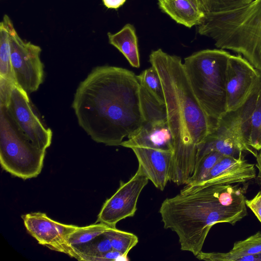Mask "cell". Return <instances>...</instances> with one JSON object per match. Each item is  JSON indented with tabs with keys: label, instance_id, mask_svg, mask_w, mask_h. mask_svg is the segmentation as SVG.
<instances>
[{
	"label": "cell",
	"instance_id": "d6986e66",
	"mask_svg": "<svg viewBox=\"0 0 261 261\" xmlns=\"http://www.w3.org/2000/svg\"><path fill=\"white\" fill-rule=\"evenodd\" d=\"M109 42L116 47L127 59L130 65L135 68L140 66L138 38L134 25L127 23L119 31L108 33Z\"/></svg>",
	"mask_w": 261,
	"mask_h": 261
},
{
	"label": "cell",
	"instance_id": "ac0fdd59",
	"mask_svg": "<svg viewBox=\"0 0 261 261\" xmlns=\"http://www.w3.org/2000/svg\"><path fill=\"white\" fill-rule=\"evenodd\" d=\"M261 253V233L257 232L247 239L235 242L228 252H204L201 251L196 257L207 261H238L242 256Z\"/></svg>",
	"mask_w": 261,
	"mask_h": 261
},
{
	"label": "cell",
	"instance_id": "d4e9b609",
	"mask_svg": "<svg viewBox=\"0 0 261 261\" xmlns=\"http://www.w3.org/2000/svg\"><path fill=\"white\" fill-rule=\"evenodd\" d=\"M223 156L218 152L212 151L202 156L197 162L193 174L186 185L192 186L202 182Z\"/></svg>",
	"mask_w": 261,
	"mask_h": 261
},
{
	"label": "cell",
	"instance_id": "3957f363",
	"mask_svg": "<svg viewBox=\"0 0 261 261\" xmlns=\"http://www.w3.org/2000/svg\"><path fill=\"white\" fill-rule=\"evenodd\" d=\"M241 188L230 185L184 187L161 204L159 213L164 227L177 234L181 250L196 256L213 225H234L247 216L246 199Z\"/></svg>",
	"mask_w": 261,
	"mask_h": 261
},
{
	"label": "cell",
	"instance_id": "d6a6232c",
	"mask_svg": "<svg viewBox=\"0 0 261 261\" xmlns=\"http://www.w3.org/2000/svg\"><path fill=\"white\" fill-rule=\"evenodd\" d=\"M258 151V153L256 154L255 156L256 161V167L258 171L257 178L261 181V149Z\"/></svg>",
	"mask_w": 261,
	"mask_h": 261
},
{
	"label": "cell",
	"instance_id": "f546056e",
	"mask_svg": "<svg viewBox=\"0 0 261 261\" xmlns=\"http://www.w3.org/2000/svg\"><path fill=\"white\" fill-rule=\"evenodd\" d=\"M245 202L246 206L253 212L261 223V191H259L252 199H246Z\"/></svg>",
	"mask_w": 261,
	"mask_h": 261
},
{
	"label": "cell",
	"instance_id": "5bb4252c",
	"mask_svg": "<svg viewBox=\"0 0 261 261\" xmlns=\"http://www.w3.org/2000/svg\"><path fill=\"white\" fill-rule=\"evenodd\" d=\"M121 146L149 148L157 150L173 151V140L168 123L143 121L141 125L127 137Z\"/></svg>",
	"mask_w": 261,
	"mask_h": 261
},
{
	"label": "cell",
	"instance_id": "9a60e30c",
	"mask_svg": "<svg viewBox=\"0 0 261 261\" xmlns=\"http://www.w3.org/2000/svg\"><path fill=\"white\" fill-rule=\"evenodd\" d=\"M259 82L241 107L233 111L227 112L221 119L217 120L224 124L254 156L256 153L249 146V139L251 116L256 102Z\"/></svg>",
	"mask_w": 261,
	"mask_h": 261
},
{
	"label": "cell",
	"instance_id": "f1b7e54d",
	"mask_svg": "<svg viewBox=\"0 0 261 261\" xmlns=\"http://www.w3.org/2000/svg\"><path fill=\"white\" fill-rule=\"evenodd\" d=\"M14 84H16L0 76V106L8 105Z\"/></svg>",
	"mask_w": 261,
	"mask_h": 261
},
{
	"label": "cell",
	"instance_id": "7a4b0ae2",
	"mask_svg": "<svg viewBox=\"0 0 261 261\" xmlns=\"http://www.w3.org/2000/svg\"><path fill=\"white\" fill-rule=\"evenodd\" d=\"M149 62L161 80L173 140L169 181L187 185L195 170L198 146L213 131L216 120L207 115L195 96L179 57L160 48L151 51Z\"/></svg>",
	"mask_w": 261,
	"mask_h": 261
},
{
	"label": "cell",
	"instance_id": "277c9868",
	"mask_svg": "<svg viewBox=\"0 0 261 261\" xmlns=\"http://www.w3.org/2000/svg\"><path fill=\"white\" fill-rule=\"evenodd\" d=\"M198 33L220 49L237 53L261 72V0L239 8L205 14Z\"/></svg>",
	"mask_w": 261,
	"mask_h": 261
},
{
	"label": "cell",
	"instance_id": "4fadbf2b",
	"mask_svg": "<svg viewBox=\"0 0 261 261\" xmlns=\"http://www.w3.org/2000/svg\"><path fill=\"white\" fill-rule=\"evenodd\" d=\"M131 149L144 174L156 188L163 191L169 181L172 152L140 147Z\"/></svg>",
	"mask_w": 261,
	"mask_h": 261
},
{
	"label": "cell",
	"instance_id": "83f0119b",
	"mask_svg": "<svg viewBox=\"0 0 261 261\" xmlns=\"http://www.w3.org/2000/svg\"><path fill=\"white\" fill-rule=\"evenodd\" d=\"M252 1L199 0L205 14L233 10L245 5Z\"/></svg>",
	"mask_w": 261,
	"mask_h": 261
},
{
	"label": "cell",
	"instance_id": "ffe728a7",
	"mask_svg": "<svg viewBox=\"0 0 261 261\" xmlns=\"http://www.w3.org/2000/svg\"><path fill=\"white\" fill-rule=\"evenodd\" d=\"M140 99L144 121L168 123L165 103L160 102L141 84Z\"/></svg>",
	"mask_w": 261,
	"mask_h": 261
},
{
	"label": "cell",
	"instance_id": "1f68e13d",
	"mask_svg": "<svg viewBox=\"0 0 261 261\" xmlns=\"http://www.w3.org/2000/svg\"><path fill=\"white\" fill-rule=\"evenodd\" d=\"M126 0H102L103 5L108 9H117L122 6Z\"/></svg>",
	"mask_w": 261,
	"mask_h": 261
},
{
	"label": "cell",
	"instance_id": "484cf974",
	"mask_svg": "<svg viewBox=\"0 0 261 261\" xmlns=\"http://www.w3.org/2000/svg\"><path fill=\"white\" fill-rule=\"evenodd\" d=\"M137 78L143 86L160 102L165 103L163 86L160 75L153 66L143 71Z\"/></svg>",
	"mask_w": 261,
	"mask_h": 261
},
{
	"label": "cell",
	"instance_id": "603a6c76",
	"mask_svg": "<svg viewBox=\"0 0 261 261\" xmlns=\"http://www.w3.org/2000/svg\"><path fill=\"white\" fill-rule=\"evenodd\" d=\"M112 249L110 240L104 232L91 241L70 250L67 254L79 260L90 261L95 256Z\"/></svg>",
	"mask_w": 261,
	"mask_h": 261
},
{
	"label": "cell",
	"instance_id": "30bf717a",
	"mask_svg": "<svg viewBox=\"0 0 261 261\" xmlns=\"http://www.w3.org/2000/svg\"><path fill=\"white\" fill-rule=\"evenodd\" d=\"M260 77L261 72L243 56L230 55L226 70L227 112L237 110L244 103Z\"/></svg>",
	"mask_w": 261,
	"mask_h": 261
},
{
	"label": "cell",
	"instance_id": "4316f807",
	"mask_svg": "<svg viewBox=\"0 0 261 261\" xmlns=\"http://www.w3.org/2000/svg\"><path fill=\"white\" fill-rule=\"evenodd\" d=\"M249 146L257 151L261 149V78L256 104L251 116Z\"/></svg>",
	"mask_w": 261,
	"mask_h": 261
},
{
	"label": "cell",
	"instance_id": "4dcf8cb0",
	"mask_svg": "<svg viewBox=\"0 0 261 261\" xmlns=\"http://www.w3.org/2000/svg\"><path fill=\"white\" fill-rule=\"evenodd\" d=\"M126 259L119 252L112 249L103 253L99 254L92 257L90 261H107Z\"/></svg>",
	"mask_w": 261,
	"mask_h": 261
},
{
	"label": "cell",
	"instance_id": "7402d4cb",
	"mask_svg": "<svg viewBox=\"0 0 261 261\" xmlns=\"http://www.w3.org/2000/svg\"><path fill=\"white\" fill-rule=\"evenodd\" d=\"M111 227L102 223L96 222L84 227H79L67 237L62 253L68 254L72 249L82 246L107 231Z\"/></svg>",
	"mask_w": 261,
	"mask_h": 261
},
{
	"label": "cell",
	"instance_id": "e0dca14e",
	"mask_svg": "<svg viewBox=\"0 0 261 261\" xmlns=\"http://www.w3.org/2000/svg\"><path fill=\"white\" fill-rule=\"evenodd\" d=\"M158 5L177 23L190 28L200 24L205 15L199 0H158Z\"/></svg>",
	"mask_w": 261,
	"mask_h": 261
},
{
	"label": "cell",
	"instance_id": "7c38bea8",
	"mask_svg": "<svg viewBox=\"0 0 261 261\" xmlns=\"http://www.w3.org/2000/svg\"><path fill=\"white\" fill-rule=\"evenodd\" d=\"M255 165L247 162L242 156L236 159L223 156L213 167L201 182L187 188H200L214 185H230L246 182L255 178Z\"/></svg>",
	"mask_w": 261,
	"mask_h": 261
},
{
	"label": "cell",
	"instance_id": "8992f818",
	"mask_svg": "<svg viewBox=\"0 0 261 261\" xmlns=\"http://www.w3.org/2000/svg\"><path fill=\"white\" fill-rule=\"evenodd\" d=\"M46 150L38 147L19 129L5 107L0 106V162L13 176L27 179L41 171Z\"/></svg>",
	"mask_w": 261,
	"mask_h": 261
},
{
	"label": "cell",
	"instance_id": "ba28073f",
	"mask_svg": "<svg viewBox=\"0 0 261 261\" xmlns=\"http://www.w3.org/2000/svg\"><path fill=\"white\" fill-rule=\"evenodd\" d=\"M148 180L138 166L135 174L126 182L121 180L116 192L106 200L96 222L115 227L119 221L133 217L137 211L140 194Z\"/></svg>",
	"mask_w": 261,
	"mask_h": 261
},
{
	"label": "cell",
	"instance_id": "2e32d148",
	"mask_svg": "<svg viewBox=\"0 0 261 261\" xmlns=\"http://www.w3.org/2000/svg\"><path fill=\"white\" fill-rule=\"evenodd\" d=\"M212 151L236 159L243 156V151L251 153L219 120H216L213 131L199 144L197 162L202 156Z\"/></svg>",
	"mask_w": 261,
	"mask_h": 261
},
{
	"label": "cell",
	"instance_id": "9c48e42d",
	"mask_svg": "<svg viewBox=\"0 0 261 261\" xmlns=\"http://www.w3.org/2000/svg\"><path fill=\"white\" fill-rule=\"evenodd\" d=\"M5 107L19 129L34 144L43 150L50 146L51 130L44 125L33 111L29 94L16 84H14L9 103Z\"/></svg>",
	"mask_w": 261,
	"mask_h": 261
},
{
	"label": "cell",
	"instance_id": "52a82bcc",
	"mask_svg": "<svg viewBox=\"0 0 261 261\" xmlns=\"http://www.w3.org/2000/svg\"><path fill=\"white\" fill-rule=\"evenodd\" d=\"M9 40L11 65L16 84L28 94L36 91L44 77L41 47L22 40L12 21L9 27Z\"/></svg>",
	"mask_w": 261,
	"mask_h": 261
},
{
	"label": "cell",
	"instance_id": "44dd1931",
	"mask_svg": "<svg viewBox=\"0 0 261 261\" xmlns=\"http://www.w3.org/2000/svg\"><path fill=\"white\" fill-rule=\"evenodd\" d=\"M12 20L5 15L0 23V76L15 83L11 60L9 27Z\"/></svg>",
	"mask_w": 261,
	"mask_h": 261
},
{
	"label": "cell",
	"instance_id": "5b68a950",
	"mask_svg": "<svg viewBox=\"0 0 261 261\" xmlns=\"http://www.w3.org/2000/svg\"><path fill=\"white\" fill-rule=\"evenodd\" d=\"M230 54L206 49L185 58V71L192 90L207 115L221 119L226 113V70Z\"/></svg>",
	"mask_w": 261,
	"mask_h": 261
},
{
	"label": "cell",
	"instance_id": "6da1fadb",
	"mask_svg": "<svg viewBox=\"0 0 261 261\" xmlns=\"http://www.w3.org/2000/svg\"><path fill=\"white\" fill-rule=\"evenodd\" d=\"M140 84L133 72L103 65L79 85L72 108L79 125L97 143L119 146L144 121Z\"/></svg>",
	"mask_w": 261,
	"mask_h": 261
},
{
	"label": "cell",
	"instance_id": "8fae6325",
	"mask_svg": "<svg viewBox=\"0 0 261 261\" xmlns=\"http://www.w3.org/2000/svg\"><path fill=\"white\" fill-rule=\"evenodd\" d=\"M21 217L27 231L39 244L61 252L68 236L78 227L56 221L40 212L27 214Z\"/></svg>",
	"mask_w": 261,
	"mask_h": 261
},
{
	"label": "cell",
	"instance_id": "cb8c5ba5",
	"mask_svg": "<svg viewBox=\"0 0 261 261\" xmlns=\"http://www.w3.org/2000/svg\"><path fill=\"white\" fill-rule=\"evenodd\" d=\"M105 233L110 240L112 249L120 252L126 259L129 252L138 243L136 235L119 230L116 227H111Z\"/></svg>",
	"mask_w": 261,
	"mask_h": 261
}]
</instances>
